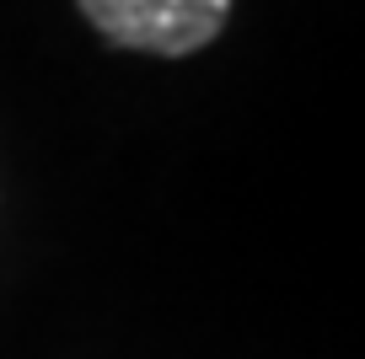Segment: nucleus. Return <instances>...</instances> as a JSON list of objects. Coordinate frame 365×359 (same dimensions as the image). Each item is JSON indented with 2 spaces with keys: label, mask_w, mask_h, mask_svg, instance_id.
Instances as JSON below:
<instances>
[{
  "label": "nucleus",
  "mask_w": 365,
  "mask_h": 359,
  "mask_svg": "<svg viewBox=\"0 0 365 359\" xmlns=\"http://www.w3.org/2000/svg\"><path fill=\"white\" fill-rule=\"evenodd\" d=\"M76 6L113 48L156 59L199 54L231 22V0H76Z\"/></svg>",
  "instance_id": "nucleus-1"
}]
</instances>
